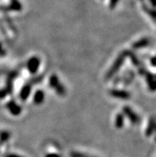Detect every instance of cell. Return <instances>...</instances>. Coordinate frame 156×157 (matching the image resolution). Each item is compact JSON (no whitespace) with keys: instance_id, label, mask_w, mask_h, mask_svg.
<instances>
[{"instance_id":"cell-15","label":"cell","mask_w":156,"mask_h":157,"mask_svg":"<svg viewBox=\"0 0 156 157\" xmlns=\"http://www.w3.org/2000/svg\"><path fill=\"white\" fill-rule=\"evenodd\" d=\"M143 10H145V12L146 13H147V14H149V15L152 18V19L154 20V21H155V17H156V14H155V10H153V9H150V8L149 7H146V6H143Z\"/></svg>"},{"instance_id":"cell-19","label":"cell","mask_w":156,"mask_h":157,"mask_svg":"<svg viewBox=\"0 0 156 157\" xmlns=\"http://www.w3.org/2000/svg\"><path fill=\"white\" fill-rule=\"evenodd\" d=\"M8 93L6 90H5V88L2 89V90H0V99H2V98H5L7 96Z\"/></svg>"},{"instance_id":"cell-17","label":"cell","mask_w":156,"mask_h":157,"mask_svg":"<svg viewBox=\"0 0 156 157\" xmlns=\"http://www.w3.org/2000/svg\"><path fill=\"white\" fill-rule=\"evenodd\" d=\"M43 78V76L42 75H40V76H36L35 78H34L33 79L31 80V82H30V85L31 84H38L39 82H41V81L42 80Z\"/></svg>"},{"instance_id":"cell-20","label":"cell","mask_w":156,"mask_h":157,"mask_svg":"<svg viewBox=\"0 0 156 157\" xmlns=\"http://www.w3.org/2000/svg\"><path fill=\"white\" fill-rule=\"evenodd\" d=\"M45 157H61V155L57 153H47Z\"/></svg>"},{"instance_id":"cell-16","label":"cell","mask_w":156,"mask_h":157,"mask_svg":"<svg viewBox=\"0 0 156 157\" xmlns=\"http://www.w3.org/2000/svg\"><path fill=\"white\" fill-rule=\"evenodd\" d=\"M70 157H89V155L82 152H79V151H71L70 153Z\"/></svg>"},{"instance_id":"cell-8","label":"cell","mask_w":156,"mask_h":157,"mask_svg":"<svg viewBox=\"0 0 156 157\" xmlns=\"http://www.w3.org/2000/svg\"><path fill=\"white\" fill-rule=\"evenodd\" d=\"M146 76V84L148 86L149 90H150L151 91H154L155 90V76L154 74H151V73H148V72H146V74H144Z\"/></svg>"},{"instance_id":"cell-2","label":"cell","mask_w":156,"mask_h":157,"mask_svg":"<svg viewBox=\"0 0 156 157\" xmlns=\"http://www.w3.org/2000/svg\"><path fill=\"white\" fill-rule=\"evenodd\" d=\"M50 86L55 90V92L59 96L64 97L66 94V90L64 86L60 82L59 79L56 74H53L50 78Z\"/></svg>"},{"instance_id":"cell-6","label":"cell","mask_w":156,"mask_h":157,"mask_svg":"<svg viewBox=\"0 0 156 157\" xmlns=\"http://www.w3.org/2000/svg\"><path fill=\"white\" fill-rule=\"evenodd\" d=\"M112 97L115 98H118V99L127 100L131 98L130 93H128L126 90H112L109 92Z\"/></svg>"},{"instance_id":"cell-13","label":"cell","mask_w":156,"mask_h":157,"mask_svg":"<svg viewBox=\"0 0 156 157\" xmlns=\"http://www.w3.org/2000/svg\"><path fill=\"white\" fill-rule=\"evenodd\" d=\"M22 5L18 0H10V4L8 6L7 10H14V11H20L22 10Z\"/></svg>"},{"instance_id":"cell-1","label":"cell","mask_w":156,"mask_h":157,"mask_svg":"<svg viewBox=\"0 0 156 157\" xmlns=\"http://www.w3.org/2000/svg\"><path fill=\"white\" fill-rule=\"evenodd\" d=\"M127 57V51L122 52V53L117 57V58L114 62L113 65L111 66V68L109 69L108 73H107L106 77H105L106 80L111 79V78H113V77L116 75V74L117 72L120 70V68L122 67L123 64L124 62Z\"/></svg>"},{"instance_id":"cell-5","label":"cell","mask_w":156,"mask_h":157,"mask_svg":"<svg viewBox=\"0 0 156 157\" xmlns=\"http://www.w3.org/2000/svg\"><path fill=\"white\" fill-rule=\"evenodd\" d=\"M6 109L13 116H18L22 113V109L21 106L14 101V100H11L6 104Z\"/></svg>"},{"instance_id":"cell-9","label":"cell","mask_w":156,"mask_h":157,"mask_svg":"<svg viewBox=\"0 0 156 157\" xmlns=\"http://www.w3.org/2000/svg\"><path fill=\"white\" fill-rule=\"evenodd\" d=\"M149 43H150L149 38H143L139 40V41H137V42H135L133 44L132 47L133 49H135V50H137V49H142V48L146 47L149 45Z\"/></svg>"},{"instance_id":"cell-7","label":"cell","mask_w":156,"mask_h":157,"mask_svg":"<svg viewBox=\"0 0 156 157\" xmlns=\"http://www.w3.org/2000/svg\"><path fill=\"white\" fill-rule=\"evenodd\" d=\"M31 90H32V87H31V85L30 83L26 84L22 88V90L20 91V94H19V98L20 99L22 100V101H26L30 95V93H31Z\"/></svg>"},{"instance_id":"cell-18","label":"cell","mask_w":156,"mask_h":157,"mask_svg":"<svg viewBox=\"0 0 156 157\" xmlns=\"http://www.w3.org/2000/svg\"><path fill=\"white\" fill-rule=\"evenodd\" d=\"M120 0H109V7L110 9H114Z\"/></svg>"},{"instance_id":"cell-3","label":"cell","mask_w":156,"mask_h":157,"mask_svg":"<svg viewBox=\"0 0 156 157\" xmlns=\"http://www.w3.org/2000/svg\"><path fill=\"white\" fill-rule=\"evenodd\" d=\"M123 114L124 117L128 118L133 124H138L140 122V118L136 113H135L129 106H124L123 107Z\"/></svg>"},{"instance_id":"cell-22","label":"cell","mask_w":156,"mask_h":157,"mask_svg":"<svg viewBox=\"0 0 156 157\" xmlns=\"http://www.w3.org/2000/svg\"><path fill=\"white\" fill-rule=\"evenodd\" d=\"M5 55V51H4V49L2 48V44L0 43V56Z\"/></svg>"},{"instance_id":"cell-14","label":"cell","mask_w":156,"mask_h":157,"mask_svg":"<svg viewBox=\"0 0 156 157\" xmlns=\"http://www.w3.org/2000/svg\"><path fill=\"white\" fill-rule=\"evenodd\" d=\"M10 133L7 131H3L0 133V146L4 144L6 142L8 141V140L10 139Z\"/></svg>"},{"instance_id":"cell-23","label":"cell","mask_w":156,"mask_h":157,"mask_svg":"<svg viewBox=\"0 0 156 157\" xmlns=\"http://www.w3.org/2000/svg\"><path fill=\"white\" fill-rule=\"evenodd\" d=\"M149 1H150V3L152 4L153 6H155V5H156L155 0H149Z\"/></svg>"},{"instance_id":"cell-11","label":"cell","mask_w":156,"mask_h":157,"mask_svg":"<svg viewBox=\"0 0 156 157\" xmlns=\"http://www.w3.org/2000/svg\"><path fill=\"white\" fill-rule=\"evenodd\" d=\"M155 130V121L154 117H151L149 120V123L147 124V128L146 129V136H150L154 133Z\"/></svg>"},{"instance_id":"cell-24","label":"cell","mask_w":156,"mask_h":157,"mask_svg":"<svg viewBox=\"0 0 156 157\" xmlns=\"http://www.w3.org/2000/svg\"><path fill=\"white\" fill-rule=\"evenodd\" d=\"M89 157H92V156H89Z\"/></svg>"},{"instance_id":"cell-4","label":"cell","mask_w":156,"mask_h":157,"mask_svg":"<svg viewBox=\"0 0 156 157\" xmlns=\"http://www.w3.org/2000/svg\"><path fill=\"white\" fill-rule=\"evenodd\" d=\"M41 65V61L40 58H38L37 56H34L28 60L27 64H26V68L27 70L30 72L31 74H37L38 69Z\"/></svg>"},{"instance_id":"cell-10","label":"cell","mask_w":156,"mask_h":157,"mask_svg":"<svg viewBox=\"0 0 156 157\" xmlns=\"http://www.w3.org/2000/svg\"><path fill=\"white\" fill-rule=\"evenodd\" d=\"M45 100V94L42 90H37L34 95V103L37 105H39L43 103Z\"/></svg>"},{"instance_id":"cell-21","label":"cell","mask_w":156,"mask_h":157,"mask_svg":"<svg viewBox=\"0 0 156 157\" xmlns=\"http://www.w3.org/2000/svg\"><path fill=\"white\" fill-rule=\"evenodd\" d=\"M5 157H24L22 156V155H18V154H14V153H10V154H7Z\"/></svg>"},{"instance_id":"cell-12","label":"cell","mask_w":156,"mask_h":157,"mask_svg":"<svg viewBox=\"0 0 156 157\" xmlns=\"http://www.w3.org/2000/svg\"><path fill=\"white\" fill-rule=\"evenodd\" d=\"M124 124V116L123 113H118L115 119V126L118 129H120Z\"/></svg>"}]
</instances>
